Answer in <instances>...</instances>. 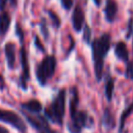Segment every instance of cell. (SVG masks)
Here are the masks:
<instances>
[{"label": "cell", "mask_w": 133, "mask_h": 133, "mask_svg": "<svg viewBox=\"0 0 133 133\" xmlns=\"http://www.w3.org/2000/svg\"><path fill=\"white\" fill-rule=\"evenodd\" d=\"M16 34L19 36V39H20V43L23 44L24 43V33H23V30L22 28L20 27L19 23L16 24Z\"/></svg>", "instance_id": "cell-23"}, {"label": "cell", "mask_w": 133, "mask_h": 133, "mask_svg": "<svg viewBox=\"0 0 133 133\" xmlns=\"http://www.w3.org/2000/svg\"><path fill=\"white\" fill-rule=\"evenodd\" d=\"M71 122L68 124V130L70 133H81L83 128L91 127L92 119L88 116L85 111L75 110L70 112Z\"/></svg>", "instance_id": "cell-4"}, {"label": "cell", "mask_w": 133, "mask_h": 133, "mask_svg": "<svg viewBox=\"0 0 133 133\" xmlns=\"http://www.w3.org/2000/svg\"><path fill=\"white\" fill-rule=\"evenodd\" d=\"M101 2H102V0H94V3H95L96 6H100L101 5Z\"/></svg>", "instance_id": "cell-28"}, {"label": "cell", "mask_w": 133, "mask_h": 133, "mask_svg": "<svg viewBox=\"0 0 133 133\" xmlns=\"http://www.w3.org/2000/svg\"><path fill=\"white\" fill-rule=\"evenodd\" d=\"M21 107L23 110H27L29 111V113H39V111L42 110V104L37 101V100H30L26 103H22Z\"/></svg>", "instance_id": "cell-13"}, {"label": "cell", "mask_w": 133, "mask_h": 133, "mask_svg": "<svg viewBox=\"0 0 133 133\" xmlns=\"http://www.w3.org/2000/svg\"><path fill=\"white\" fill-rule=\"evenodd\" d=\"M126 78L133 79V62H131V61L127 62V68H126Z\"/></svg>", "instance_id": "cell-21"}, {"label": "cell", "mask_w": 133, "mask_h": 133, "mask_svg": "<svg viewBox=\"0 0 133 133\" xmlns=\"http://www.w3.org/2000/svg\"><path fill=\"white\" fill-rule=\"evenodd\" d=\"M39 28H41V31L45 37V39H48L49 38V30H48V27H47V22L45 19H42L41 22H39Z\"/></svg>", "instance_id": "cell-18"}, {"label": "cell", "mask_w": 133, "mask_h": 133, "mask_svg": "<svg viewBox=\"0 0 133 133\" xmlns=\"http://www.w3.org/2000/svg\"><path fill=\"white\" fill-rule=\"evenodd\" d=\"M132 112H133V103H131V104H130V106H129V107H127V108L123 111V113L121 114V119H119V129H118L119 133H122V132H123L124 127H125L126 119L128 118V116H129Z\"/></svg>", "instance_id": "cell-15"}, {"label": "cell", "mask_w": 133, "mask_h": 133, "mask_svg": "<svg viewBox=\"0 0 133 133\" xmlns=\"http://www.w3.org/2000/svg\"><path fill=\"white\" fill-rule=\"evenodd\" d=\"M0 121L9 124L14 128H16L21 133H25L27 130V127L23 119L15 112L10 110H2L0 109Z\"/></svg>", "instance_id": "cell-5"}, {"label": "cell", "mask_w": 133, "mask_h": 133, "mask_svg": "<svg viewBox=\"0 0 133 133\" xmlns=\"http://www.w3.org/2000/svg\"><path fill=\"white\" fill-rule=\"evenodd\" d=\"M132 34H133V18H131V19L129 20V23H128V30H127V34H126V38H129Z\"/></svg>", "instance_id": "cell-25"}, {"label": "cell", "mask_w": 133, "mask_h": 133, "mask_svg": "<svg viewBox=\"0 0 133 133\" xmlns=\"http://www.w3.org/2000/svg\"><path fill=\"white\" fill-rule=\"evenodd\" d=\"M111 46V36L109 33H103L91 43V54L94 60V71L97 81H101L103 76L104 59Z\"/></svg>", "instance_id": "cell-1"}, {"label": "cell", "mask_w": 133, "mask_h": 133, "mask_svg": "<svg viewBox=\"0 0 133 133\" xmlns=\"http://www.w3.org/2000/svg\"><path fill=\"white\" fill-rule=\"evenodd\" d=\"M17 1H18V0H0V11L4 10V8L6 7L7 3H9L11 6L16 7V5H17Z\"/></svg>", "instance_id": "cell-20"}, {"label": "cell", "mask_w": 133, "mask_h": 133, "mask_svg": "<svg viewBox=\"0 0 133 133\" xmlns=\"http://www.w3.org/2000/svg\"><path fill=\"white\" fill-rule=\"evenodd\" d=\"M132 46H133V42H132Z\"/></svg>", "instance_id": "cell-29"}, {"label": "cell", "mask_w": 133, "mask_h": 133, "mask_svg": "<svg viewBox=\"0 0 133 133\" xmlns=\"http://www.w3.org/2000/svg\"><path fill=\"white\" fill-rule=\"evenodd\" d=\"M114 54L115 56L121 59L124 62H129V52H128V48L127 45L124 42H117L115 47H114Z\"/></svg>", "instance_id": "cell-10"}, {"label": "cell", "mask_w": 133, "mask_h": 133, "mask_svg": "<svg viewBox=\"0 0 133 133\" xmlns=\"http://www.w3.org/2000/svg\"><path fill=\"white\" fill-rule=\"evenodd\" d=\"M23 115L29 122V124L38 132V133H57L56 131L52 130L48 125V122L45 116L42 115H31L25 111H23Z\"/></svg>", "instance_id": "cell-6"}, {"label": "cell", "mask_w": 133, "mask_h": 133, "mask_svg": "<svg viewBox=\"0 0 133 133\" xmlns=\"http://www.w3.org/2000/svg\"><path fill=\"white\" fill-rule=\"evenodd\" d=\"M4 53L6 57V62L7 66L9 69L15 68V62H16V52H15V45L12 43H6L4 46Z\"/></svg>", "instance_id": "cell-11"}, {"label": "cell", "mask_w": 133, "mask_h": 133, "mask_svg": "<svg viewBox=\"0 0 133 133\" xmlns=\"http://www.w3.org/2000/svg\"><path fill=\"white\" fill-rule=\"evenodd\" d=\"M20 56H21V66H22V74L20 78V85L21 88L26 90L27 89V81L29 79V61H28V55L25 47L22 44L21 51H20Z\"/></svg>", "instance_id": "cell-7"}, {"label": "cell", "mask_w": 133, "mask_h": 133, "mask_svg": "<svg viewBox=\"0 0 133 133\" xmlns=\"http://www.w3.org/2000/svg\"><path fill=\"white\" fill-rule=\"evenodd\" d=\"M60 4L62 8H64L65 10H70L73 7L74 0H60Z\"/></svg>", "instance_id": "cell-22"}, {"label": "cell", "mask_w": 133, "mask_h": 133, "mask_svg": "<svg viewBox=\"0 0 133 133\" xmlns=\"http://www.w3.org/2000/svg\"><path fill=\"white\" fill-rule=\"evenodd\" d=\"M10 16L7 11L2 10L0 12V35L4 36L6 32L8 31V28L10 26Z\"/></svg>", "instance_id": "cell-12"}, {"label": "cell", "mask_w": 133, "mask_h": 133, "mask_svg": "<svg viewBox=\"0 0 133 133\" xmlns=\"http://www.w3.org/2000/svg\"><path fill=\"white\" fill-rule=\"evenodd\" d=\"M117 10H118V6L115 0H106L105 7H104L105 20L108 23H112L116 18Z\"/></svg>", "instance_id": "cell-9"}, {"label": "cell", "mask_w": 133, "mask_h": 133, "mask_svg": "<svg viewBox=\"0 0 133 133\" xmlns=\"http://www.w3.org/2000/svg\"><path fill=\"white\" fill-rule=\"evenodd\" d=\"M0 133H9V132H8V130H7L6 128L0 126Z\"/></svg>", "instance_id": "cell-27"}, {"label": "cell", "mask_w": 133, "mask_h": 133, "mask_svg": "<svg viewBox=\"0 0 133 133\" xmlns=\"http://www.w3.org/2000/svg\"><path fill=\"white\" fill-rule=\"evenodd\" d=\"M90 37H91L90 27L87 24H84V28H83V39H84V42L89 44L90 43Z\"/></svg>", "instance_id": "cell-19"}, {"label": "cell", "mask_w": 133, "mask_h": 133, "mask_svg": "<svg viewBox=\"0 0 133 133\" xmlns=\"http://www.w3.org/2000/svg\"><path fill=\"white\" fill-rule=\"evenodd\" d=\"M34 45H35V47L37 48V50H39L41 52H45V48H44L43 44L41 43V39H39V37H38L37 35L34 36Z\"/></svg>", "instance_id": "cell-24"}, {"label": "cell", "mask_w": 133, "mask_h": 133, "mask_svg": "<svg viewBox=\"0 0 133 133\" xmlns=\"http://www.w3.org/2000/svg\"><path fill=\"white\" fill-rule=\"evenodd\" d=\"M65 106V89H60L57 96L53 99L52 103L45 109V115L52 123L62 125Z\"/></svg>", "instance_id": "cell-2"}, {"label": "cell", "mask_w": 133, "mask_h": 133, "mask_svg": "<svg viewBox=\"0 0 133 133\" xmlns=\"http://www.w3.org/2000/svg\"><path fill=\"white\" fill-rule=\"evenodd\" d=\"M55 66H56V58L53 55L46 56L36 65L35 75L41 85H46L48 80L52 78L55 72Z\"/></svg>", "instance_id": "cell-3"}, {"label": "cell", "mask_w": 133, "mask_h": 133, "mask_svg": "<svg viewBox=\"0 0 133 133\" xmlns=\"http://www.w3.org/2000/svg\"><path fill=\"white\" fill-rule=\"evenodd\" d=\"M47 12H48V15H49V17H50V19H51V21H52V23H53V26H54L55 28H59L61 22H60L59 17L57 16V14L54 12V11H52V10H50V9H48Z\"/></svg>", "instance_id": "cell-17"}, {"label": "cell", "mask_w": 133, "mask_h": 133, "mask_svg": "<svg viewBox=\"0 0 133 133\" xmlns=\"http://www.w3.org/2000/svg\"><path fill=\"white\" fill-rule=\"evenodd\" d=\"M4 86H5V80H4L3 76L0 74V90H3Z\"/></svg>", "instance_id": "cell-26"}, {"label": "cell", "mask_w": 133, "mask_h": 133, "mask_svg": "<svg viewBox=\"0 0 133 133\" xmlns=\"http://www.w3.org/2000/svg\"><path fill=\"white\" fill-rule=\"evenodd\" d=\"M84 20H85L84 11L82 7L79 4H77L72 14V25L76 32H79L82 30V27L84 25Z\"/></svg>", "instance_id": "cell-8"}, {"label": "cell", "mask_w": 133, "mask_h": 133, "mask_svg": "<svg viewBox=\"0 0 133 133\" xmlns=\"http://www.w3.org/2000/svg\"><path fill=\"white\" fill-rule=\"evenodd\" d=\"M102 124L107 130H110L114 127V118H113V115H112L109 108H105V110H104Z\"/></svg>", "instance_id": "cell-14"}, {"label": "cell", "mask_w": 133, "mask_h": 133, "mask_svg": "<svg viewBox=\"0 0 133 133\" xmlns=\"http://www.w3.org/2000/svg\"><path fill=\"white\" fill-rule=\"evenodd\" d=\"M113 89H114V81L112 78H108L105 84V97L108 101L112 100V96H113Z\"/></svg>", "instance_id": "cell-16"}]
</instances>
